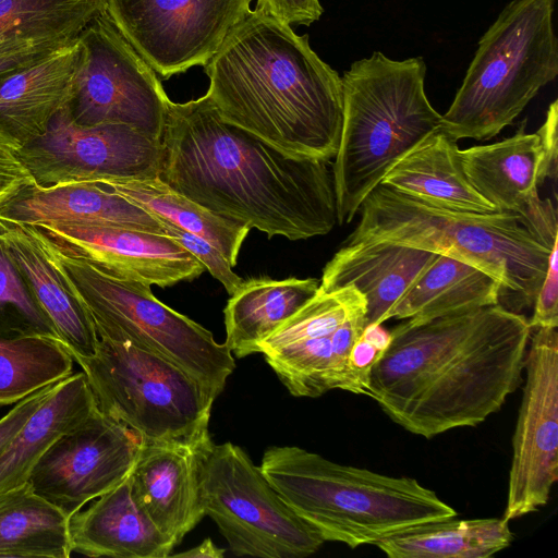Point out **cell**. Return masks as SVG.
Masks as SVG:
<instances>
[{"label": "cell", "mask_w": 558, "mask_h": 558, "mask_svg": "<svg viewBox=\"0 0 558 558\" xmlns=\"http://www.w3.org/2000/svg\"><path fill=\"white\" fill-rule=\"evenodd\" d=\"M529 319L500 304L389 331L373 364L369 392L405 430L432 438L476 426L522 383Z\"/></svg>", "instance_id": "cell-1"}, {"label": "cell", "mask_w": 558, "mask_h": 558, "mask_svg": "<svg viewBox=\"0 0 558 558\" xmlns=\"http://www.w3.org/2000/svg\"><path fill=\"white\" fill-rule=\"evenodd\" d=\"M159 178L204 208L291 241L338 223L329 161L284 154L226 122L205 94L169 101Z\"/></svg>", "instance_id": "cell-2"}, {"label": "cell", "mask_w": 558, "mask_h": 558, "mask_svg": "<svg viewBox=\"0 0 558 558\" xmlns=\"http://www.w3.org/2000/svg\"><path fill=\"white\" fill-rule=\"evenodd\" d=\"M221 118L287 155L329 161L342 129L338 72L298 35L254 9L204 65Z\"/></svg>", "instance_id": "cell-3"}, {"label": "cell", "mask_w": 558, "mask_h": 558, "mask_svg": "<svg viewBox=\"0 0 558 558\" xmlns=\"http://www.w3.org/2000/svg\"><path fill=\"white\" fill-rule=\"evenodd\" d=\"M361 218L344 244L389 242L446 255L495 278L505 308L533 306L551 246L512 211L460 213L377 185L361 205Z\"/></svg>", "instance_id": "cell-4"}, {"label": "cell", "mask_w": 558, "mask_h": 558, "mask_svg": "<svg viewBox=\"0 0 558 558\" xmlns=\"http://www.w3.org/2000/svg\"><path fill=\"white\" fill-rule=\"evenodd\" d=\"M426 71L422 57L393 60L374 51L343 73L342 129L331 169L339 225L353 220L397 161L440 130L442 116L425 93Z\"/></svg>", "instance_id": "cell-5"}, {"label": "cell", "mask_w": 558, "mask_h": 558, "mask_svg": "<svg viewBox=\"0 0 558 558\" xmlns=\"http://www.w3.org/2000/svg\"><path fill=\"white\" fill-rule=\"evenodd\" d=\"M260 469L325 542L351 548L375 545L407 527L457 515L414 478L339 464L295 446L268 448Z\"/></svg>", "instance_id": "cell-6"}, {"label": "cell", "mask_w": 558, "mask_h": 558, "mask_svg": "<svg viewBox=\"0 0 558 558\" xmlns=\"http://www.w3.org/2000/svg\"><path fill=\"white\" fill-rule=\"evenodd\" d=\"M556 0H511L478 41L441 128L456 141L499 134L558 75Z\"/></svg>", "instance_id": "cell-7"}, {"label": "cell", "mask_w": 558, "mask_h": 558, "mask_svg": "<svg viewBox=\"0 0 558 558\" xmlns=\"http://www.w3.org/2000/svg\"><path fill=\"white\" fill-rule=\"evenodd\" d=\"M89 313L98 337L125 340L174 362L217 398L235 362L226 343L159 301L150 286L116 277L71 255L27 225Z\"/></svg>", "instance_id": "cell-8"}, {"label": "cell", "mask_w": 558, "mask_h": 558, "mask_svg": "<svg viewBox=\"0 0 558 558\" xmlns=\"http://www.w3.org/2000/svg\"><path fill=\"white\" fill-rule=\"evenodd\" d=\"M366 327V301L354 287L318 290L259 344V352L294 397L340 389L369 397L373 364L388 344Z\"/></svg>", "instance_id": "cell-9"}, {"label": "cell", "mask_w": 558, "mask_h": 558, "mask_svg": "<svg viewBox=\"0 0 558 558\" xmlns=\"http://www.w3.org/2000/svg\"><path fill=\"white\" fill-rule=\"evenodd\" d=\"M98 409L143 442L208 430L216 397L174 362L125 340L99 337L92 356L71 355Z\"/></svg>", "instance_id": "cell-10"}, {"label": "cell", "mask_w": 558, "mask_h": 558, "mask_svg": "<svg viewBox=\"0 0 558 558\" xmlns=\"http://www.w3.org/2000/svg\"><path fill=\"white\" fill-rule=\"evenodd\" d=\"M201 494L205 515L238 556L302 558L325 542L232 442L213 445L202 469Z\"/></svg>", "instance_id": "cell-11"}, {"label": "cell", "mask_w": 558, "mask_h": 558, "mask_svg": "<svg viewBox=\"0 0 558 558\" xmlns=\"http://www.w3.org/2000/svg\"><path fill=\"white\" fill-rule=\"evenodd\" d=\"M83 61L71 118L83 126L122 124L161 141L170 101L158 74L104 11L78 35Z\"/></svg>", "instance_id": "cell-12"}, {"label": "cell", "mask_w": 558, "mask_h": 558, "mask_svg": "<svg viewBox=\"0 0 558 558\" xmlns=\"http://www.w3.org/2000/svg\"><path fill=\"white\" fill-rule=\"evenodd\" d=\"M253 0H106L108 17L163 80L204 66Z\"/></svg>", "instance_id": "cell-13"}, {"label": "cell", "mask_w": 558, "mask_h": 558, "mask_svg": "<svg viewBox=\"0 0 558 558\" xmlns=\"http://www.w3.org/2000/svg\"><path fill=\"white\" fill-rule=\"evenodd\" d=\"M17 155L35 185L45 187L157 178L162 145L128 125H78L66 106L52 118L47 131L22 146Z\"/></svg>", "instance_id": "cell-14"}, {"label": "cell", "mask_w": 558, "mask_h": 558, "mask_svg": "<svg viewBox=\"0 0 558 558\" xmlns=\"http://www.w3.org/2000/svg\"><path fill=\"white\" fill-rule=\"evenodd\" d=\"M529 343L502 517L508 521L545 506L558 480L557 328L534 329Z\"/></svg>", "instance_id": "cell-15"}, {"label": "cell", "mask_w": 558, "mask_h": 558, "mask_svg": "<svg viewBox=\"0 0 558 558\" xmlns=\"http://www.w3.org/2000/svg\"><path fill=\"white\" fill-rule=\"evenodd\" d=\"M141 444L133 430L97 408L47 449L28 482L70 518L132 472Z\"/></svg>", "instance_id": "cell-16"}, {"label": "cell", "mask_w": 558, "mask_h": 558, "mask_svg": "<svg viewBox=\"0 0 558 558\" xmlns=\"http://www.w3.org/2000/svg\"><path fill=\"white\" fill-rule=\"evenodd\" d=\"M34 227L62 251L125 280L169 287L193 280L205 270L193 254L166 234L86 223Z\"/></svg>", "instance_id": "cell-17"}, {"label": "cell", "mask_w": 558, "mask_h": 558, "mask_svg": "<svg viewBox=\"0 0 558 558\" xmlns=\"http://www.w3.org/2000/svg\"><path fill=\"white\" fill-rule=\"evenodd\" d=\"M213 445L209 430L141 444L131 472L134 490L149 518L175 546L205 515L201 474Z\"/></svg>", "instance_id": "cell-18"}, {"label": "cell", "mask_w": 558, "mask_h": 558, "mask_svg": "<svg viewBox=\"0 0 558 558\" xmlns=\"http://www.w3.org/2000/svg\"><path fill=\"white\" fill-rule=\"evenodd\" d=\"M83 61L78 37L0 84V136L21 148L41 136L74 97Z\"/></svg>", "instance_id": "cell-19"}, {"label": "cell", "mask_w": 558, "mask_h": 558, "mask_svg": "<svg viewBox=\"0 0 558 558\" xmlns=\"http://www.w3.org/2000/svg\"><path fill=\"white\" fill-rule=\"evenodd\" d=\"M0 220L31 226L105 225L165 234L155 215L94 181L29 185L0 206Z\"/></svg>", "instance_id": "cell-20"}, {"label": "cell", "mask_w": 558, "mask_h": 558, "mask_svg": "<svg viewBox=\"0 0 558 558\" xmlns=\"http://www.w3.org/2000/svg\"><path fill=\"white\" fill-rule=\"evenodd\" d=\"M438 255L389 242L344 244L326 264L319 289L354 287L366 301V326L383 325L388 311Z\"/></svg>", "instance_id": "cell-21"}, {"label": "cell", "mask_w": 558, "mask_h": 558, "mask_svg": "<svg viewBox=\"0 0 558 558\" xmlns=\"http://www.w3.org/2000/svg\"><path fill=\"white\" fill-rule=\"evenodd\" d=\"M69 536L72 553L89 557L167 558L175 547L143 508L131 473L69 518Z\"/></svg>", "instance_id": "cell-22"}, {"label": "cell", "mask_w": 558, "mask_h": 558, "mask_svg": "<svg viewBox=\"0 0 558 558\" xmlns=\"http://www.w3.org/2000/svg\"><path fill=\"white\" fill-rule=\"evenodd\" d=\"M0 236L69 354L92 356L99 341L94 322L32 228L0 220Z\"/></svg>", "instance_id": "cell-23"}, {"label": "cell", "mask_w": 558, "mask_h": 558, "mask_svg": "<svg viewBox=\"0 0 558 558\" xmlns=\"http://www.w3.org/2000/svg\"><path fill=\"white\" fill-rule=\"evenodd\" d=\"M460 156L471 185L498 211L523 216L541 199L544 153L537 133L525 132V121L512 136L460 149Z\"/></svg>", "instance_id": "cell-24"}, {"label": "cell", "mask_w": 558, "mask_h": 558, "mask_svg": "<svg viewBox=\"0 0 558 558\" xmlns=\"http://www.w3.org/2000/svg\"><path fill=\"white\" fill-rule=\"evenodd\" d=\"M383 185L429 205L460 213L498 211L471 185L457 141L437 130L397 161Z\"/></svg>", "instance_id": "cell-25"}, {"label": "cell", "mask_w": 558, "mask_h": 558, "mask_svg": "<svg viewBox=\"0 0 558 558\" xmlns=\"http://www.w3.org/2000/svg\"><path fill=\"white\" fill-rule=\"evenodd\" d=\"M97 408L83 371L57 381L47 399L0 451V493L28 482L47 449Z\"/></svg>", "instance_id": "cell-26"}, {"label": "cell", "mask_w": 558, "mask_h": 558, "mask_svg": "<svg viewBox=\"0 0 558 558\" xmlns=\"http://www.w3.org/2000/svg\"><path fill=\"white\" fill-rule=\"evenodd\" d=\"M315 278L267 277L242 281L225 307L226 344L238 357L259 352V344L319 290Z\"/></svg>", "instance_id": "cell-27"}, {"label": "cell", "mask_w": 558, "mask_h": 558, "mask_svg": "<svg viewBox=\"0 0 558 558\" xmlns=\"http://www.w3.org/2000/svg\"><path fill=\"white\" fill-rule=\"evenodd\" d=\"M501 287L483 270L438 255L385 316L414 323L499 304Z\"/></svg>", "instance_id": "cell-28"}, {"label": "cell", "mask_w": 558, "mask_h": 558, "mask_svg": "<svg viewBox=\"0 0 558 558\" xmlns=\"http://www.w3.org/2000/svg\"><path fill=\"white\" fill-rule=\"evenodd\" d=\"M453 519L407 527L375 546L390 558H487L513 539L505 518Z\"/></svg>", "instance_id": "cell-29"}, {"label": "cell", "mask_w": 558, "mask_h": 558, "mask_svg": "<svg viewBox=\"0 0 558 558\" xmlns=\"http://www.w3.org/2000/svg\"><path fill=\"white\" fill-rule=\"evenodd\" d=\"M69 515L26 482L0 493V558H69Z\"/></svg>", "instance_id": "cell-30"}, {"label": "cell", "mask_w": 558, "mask_h": 558, "mask_svg": "<svg viewBox=\"0 0 558 558\" xmlns=\"http://www.w3.org/2000/svg\"><path fill=\"white\" fill-rule=\"evenodd\" d=\"M101 183L153 215L207 240L232 267L236 264L241 246L251 230L247 226L204 208L172 190L159 177Z\"/></svg>", "instance_id": "cell-31"}, {"label": "cell", "mask_w": 558, "mask_h": 558, "mask_svg": "<svg viewBox=\"0 0 558 558\" xmlns=\"http://www.w3.org/2000/svg\"><path fill=\"white\" fill-rule=\"evenodd\" d=\"M105 9L106 0H0V53L72 41Z\"/></svg>", "instance_id": "cell-32"}, {"label": "cell", "mask_w": 558, "mask_h": 558, "mask_svg": "<svg viewBox=\"0 0 558 558\" xmlns=\"http://www.w3.org/2000/svg\"><path fill=\"white\" fill-rule=\"evenodd\" d=\"M73 359L56 339L33 337L0 341V407L72 374Z\"/></svg>", "instance_id": "cell-33"}, {"label": "cell", "mask_w": 558, "mask_h": 558, "mask_svg": "<svg viewBox=\"0 0 558 558\" xmlns=\"http://www.w3.org/2000/svg\"><path fill=\"white\" fill-rule=\"evenodd\" d=\"M33 337L60 341L0 236V341Z\"/></svg>", "instance_id": "cell-34"}, {"label": "cell", "mask_w": 558, "mask_h": 558, "mask_svg": "<svg viewBox=\"0 0 558 558\" xmlns=\"http://www.w3.org/2000/svg\"><path fill=\"white\" fill-rule=\"evenodd\" d=\"M157 218L166 235L172 238L193 254L205 266V269L222 283L230 295L235 292L243 280L233 272L232 266L217 247L207 240L185 231L168 220Z\"/></svg>", "instance_id": "cell-35"}, {"label": "cell", "mask_w": 558, "mask_h": 558, "mask_svg": "<svg viewBox=\"0 0 558 558\" xmlns=\"http://www.w3.org/2000/svg\"><path fill=\"white\" fill-rule=\"evenodd\" d=\"M533 308V316L529 320L532 330L558 327V240L550 248L546 274Z\"/></svg>", "instance_id": "cell-36"}, {"label": "cell", "mask_w": 558, "mask_h": 558, "mask_svg": "<svg viewBox=\"0 0 558 558\" xmlns=\"http://www.w3.org/2000/svg\"><path fill=\"white\" fill-rule=\"evenodd\" d=\"M17 151L19 148L0 136V206L23 189L35 184Z\"/></svg>", "instance_id": "cell-37"}, {"label": "cell", "mask_w": 558, "mask_h": 558, "mask_svg": "<svg viewBox=\"0 0 558 558\" xmlns=\"http://www.w3.org/2000/svg\"><path fill=\"white\" fill-rule=\"evenodd\" d=\"M255 8L290 26H308L324 12L319 0H257Z\"/></svg>", "instance_id": "cell-38"}, {"label": "cell", "mask_w": 558, "mask_h": 558, "mask_svg": "<svg viewBox=\"0 0 558 558\" xmlns=\"http://www.w3.org/2000/svg\"><path fill=\"white\" fill-rule=\"evenodd\" d=\"M54 384H50L39 390H36L20 400L12 410L0 418V451L47 399L51 393Z\"/></svg>", "instance_id": "cell-39"}, {"label": "cell", "mask_w": 558, "mask_h": 558, "mask_svg": "<svg viewBox=\"0 0 558 558\" xmlns=\"http://www.w3.org/2000/svg\"><path fill=\"white\" fill-rule=\"evenodd\" d=\"M72 41H46L1 52L0 84L11 74L39 61Z\"/></svg>", "instance_id": "cell-40"}, {"label": "cell", "mask_w": 558, "mask_h": 558, "mask_svg": "<svg viewBox=\"0 0 558 558\" xmlns=\"http://www.w3.org/2000/svg\"><path fill=\"white\" fill-rule=\"evenodd\" d=\"M558 100H554L546 112L542 126L536 132L544 153L546 179L556 181L558 170Z\"/></svg>", "instance_id": "cell-41"}, {"label": "cell", "mask_w": 558, "mask_h": 558, "mask_svg": "<svg viewBox=\"0 0 558 558\" xmlns=\"http://www.w3.org/2000/svg\"><path fill=\"white\" fill-rule=\"evenodd\" d=\"M173 557H192V558H221L225 550L217 547L210 538L204 539L199 545L186 551L171 554ZM170 556V557H171Z\"/></svg>", "instance_id": "cell-42"}]
</instances>
